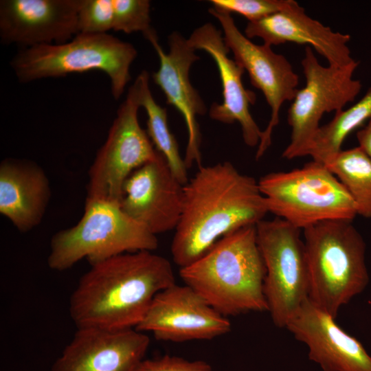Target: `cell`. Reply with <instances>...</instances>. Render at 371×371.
<instances>
[{"label": "cell", "instance_id": "obj_9", "mask_svg": "<svg viewBox=\"0 0 371 371\" xmlns=\"http://www.w3.org/2000/svg\"><path fill=\"white\" fill-rule=\"evenodd\" d=\"M140 106V82L137 77L89 168L86 199L120 203L129 176L157 155L146 131L139 125Z\"/></svg>", "mask_w": 371, "mask_h": 371}, {"label": "cell", "instance_id": "obj_15", "mask_svg": "<svg viewBox=\"0 0 371 371\" xmlns=\"http://www.w3.org/2000/svg\"><path fill=\"white\" fill-rule=\"evenodd\" d=\"M82 0H1L0 38L21 49L63 44L79 33Z\"/></svg>", "mask_w": 371, "mask_h": 371}, {"label": "cell", "instance_id": "obj_28", "mask_svg": "<svg viewBox=\"0 0 371 371\" xmlns=\"http://www.w3.org/2000/svg\"><path fill=\"white\" fill-rule=\"evenodd\" d=\"M359 146L371 158V116L367 124L357 133Z\"/></svg>", "mask_w": 371, "mask_h": 371}, {"label": "cell", "instance_id": "obj_22", "mask_svg": "<svg viewBox=\"0 0 371 371\" xmlns=\"http://www.w3.org/2000/svg\"><path fill=\"white\" fill-rule=\"evenodd\" d=\"M137 77L140 82V105L147 114V134L174 175L185 185L188 181V168L180 155L177 139L169 128L166 109L158 104L151 93L148 72L143 70Z\"/></svg>", "mask_w": 371, "mask_h": 371}, {"label": "cell", "instance_id": "obj_19", "mask_svg": "<svg viewBox=\"0 0 371 371\" xmlns=\"http://www.w3.org/2000/svg\"><path fill=\"white\" fill-rule=\"evenodd\" d=\"M245 35L249 39L260 38L271 47L286 43L306 45L331 66L346 67L356 61L348 47L350 35L335 32L312 19L296 1L284 10L248 22Z\"/></svg>", "mask_w": 371, "mask_h": 371}, {"label": "cell", "instance_id": "obj_11", "mask_svg": "<svg viewBox=\"0 0 371 371\" xmlns=\"http://www.w3.org/2000/svg\"><path fill=\"white\" fill-rule=\"evenodd\" d=\"M210 14L220 23L225 43L234 59L246 71L254 87L263 93L271 108V117L256 154L261 158L271 144L274 128L279 123L282 104L292 101L298 90L299 77L285 56L274 52L271 46L257 45L237 27L231 13L212 7Z\"/></svg>", "mask_w": 371, "mask_h": 371}, {"label": "cell", "instance_id": "obj_13", "mask_svg": "<svg viewBox=\"0 0 371 371\" xmlns=\"http://www.w3.org/2000/svg\"><path fill=\"white\" fill-rule=\"evenodd\" d=\"M183 186L158 152L155 159L127 179L120 205L126 214L156 236L175 230L181 216Z\"/></svg>", "mask_w": 371, "mask_h": 371}, {"label": "cell", "instance_id": "obj_21", "mask_svg": "<svg viewBox=\"0 0 371 371\" xmlns=\"http://www.w3.org/2000/svg\"><path fill=\"white\" fill-rule=\"evenodd\" d=\"M371 116V87L357 102L335 113L316 133L308 155L313 161L327 166L341 150L347 136Z\"/></svg>", "mask_w": 371, "mask_h": 371}, {"label": "cell", "instance_id": "obj_1", "mask_svg": "<svg viewBox=\"0 0 371 371\" xmlns=\"http://www.w3.org/2000/svg\"><path fill=\"white\" fill-rule=\"evenodd\" d=\"M267 213L254 177L229 161L200 166L183 186L181 216L171 243L173 261L179 268L192 263L223 236L256 225Z\"/></svg>", "mask_w": 371, "mask_h": 371}, {"label": "cell", "instance_id": "obj_16", "mask_svg": "<svg viewBox=\"0 0 371 371\" xmlns=\"http://www.w3.org/2000/svg\"><path fill=\"white\" fill-rule=\"evenodd\" d=\"M149 344L135 328H77L51 371H136Z\"/></svg>", "mask_w": 371, "mask_h": 371}, {"label": "cell", "instance_id": "obj_6", "mask_svg": "<svg viewBox=\"0 0 371 371\" xmlns=\"http://www.w3.org/2000/svg\"><path fill=\"white\" fill-rule=\"evenodd\" d=\"M137 54L132 44L111 34L79 33L63 44L22 48L10 65L23 83L99 70L109 76L112 95L118 100L131 79L130 67Z\"/></svg>", "mask_w": 371, "mask_h": 371}, {"label": "cell", "instance_id": "obj_27", "mask_svg": "<svg viewBox=\"0 0 371 371\" xmlns=\"http://www.w3.org/2000/svg\"><path fill=\"white\" fill-rule=\"evenodd\" d=\"M136 371H214L206 362L189 361L181 357L165 355L154 359H144Z\"/></svg>", "mask_w": 371, "mask_h": 371}, {"label": "cell", "instance_id": "obj_17", "mask_svg": "<svg viewBox=\"0 0 371 371\" xmlns=\"http://www.w3.org/2000/svg\"><path fill=\"white\" fill-rule=\"evenodd\" d=\"M285 328L307 346L309 359L324 371H371V356L361 342L308 298Z\"/></svg>", "mask_w": 371, "mask_h": 371}, {"label": "cell", "instance_id": "obj_3", "mask_svg": "<svg viewBox=\"0 0 371 371\" xmlns=\"http://www.w3.org/2000/svg\"><path fill=\"white\" fill-rule=\"evenodd\" d=\"M265 274L256 225L227 234L179 270L184 284L225 317L268 311Z\"/></svg>", "mask_w": 371, "mask_h": 371}, {"label": "cell", "instance_id": "obj_10", "mask_svg": "<svg viewBox=\"0 0 371 371\" xmlns=\"http://www.w3.org/2000/svg\"><path fill=\"white\" fill-rule=\"evenodd\" d=\"M358 65L355 61L346 67H325L311 47H305L302 60L305 85L298 89L288 110L291 139L282 157L293 159L308 155L322 116L341 111L355 100L361 89V82L353 77Z\"/></svg>", "mask_w": 371, "mask_h": 371}, {"label": "cell", "instance_id": "obj_4", "mask_svg": "<svg viewBox=\"0 0 371 371\" xmlns=\"http://www.w3.org/2000/svg\"><path fill=\"white\" fill-rule=\"evenodd\" d=\"M352 222L325 221L303 229L308 300L335 318L369 282L366 243Z\"/></svg>", "mask_w": 371, "mask_h": 371}, {"label": "cell", "instance_id": "obj_8", "mask_svg": "<svg viewBox=\"0 0 371 371\" xmlns=\"http://www.w3.org/2000/svg\"><path fill=\"white\" fill-rule=\"evenodd\" d=\"M256 229L266 269L267 311L276 326L286 327L308 298V265L301 229L278 217L260 221Z\"/></svg>", "mask_w": 371, "mask_h": 371}, {"label": "cell", "instance_id": "obj_25", "mask_svg": "<svg viewBox=\"0 0 371 371\" xmlns=\"http://www.w3.org/2000/svg\"><path fill=\"white\" fill-rule=\"evenodd\" d=\"M78 21L79 33L107 34L113 27V0H82Z\"/></svg>", "mask_w": 371, "mask_h": 371}, {"label": "cell", "instance_id": "obj_24", "mask_svg": "<svg viewBox=\"0 0 371 371\" xmlns=\"http://www.w3.org/2000/svg\"><path fill=\"white\" fill-rule=\"evenodd\" d=\"M114 31L145 34L150 26V1L148 0H113Z\"/></svg>", "mask_w": 371, "mask_h": 371}, {"label": "cell", "instance_id": "obj_7", "mask_svg": "<svg viewBox=\"0 0 371 371\" xmlns=\"http://www.w3.org/2000/svg\"><path fill=\"white\" fill-rule=\"evenodd\" d=\"M258 185L268 212L301 230L325 221H352L357 215L339 179L313 160L291 171L268 173Z\"/></svg>", "mask_w": 371, "mask_h": 371}, {"label": "cell", "instance_id": "obj_2", "mask_svg": "<svg viewBox=\"0 0 371 371\" xmlns=\"http://www.w3.org/2000/svg\"><path fill=\"white\" fill-rule=\"evenodd\" d=\"M176 284L172 267L151 251L117 255L91 265L69 299L77 328H136L153 299Z\"/></svg>", "mask_w": 371, "mask_h": 371}, {"label": "cell", "instance_id": "obj_23", "mask_svg": "<svg viewBox=\"0 0 371 371\" xmlns=\"http://www.w3.org/2000/svg\"><path fill=\"white\" fill-rule=\"evenodd\" d=\"M326 167L350 194L357 215L371 218V158L357 146L341 150Z\"/></svg>", "mask_w": 371, "mask_h": 371}, {"label": "cell", "instance_id": "obj_20", "mask_svg": "<svg viewBox=\"0 0 371 371\" xmlns=\"http://www.w3.org/2000/svg\"><path fill=\"white\" fill-rule=\"evenodd\" d=\"M51 189L36 163L6 158L0 164V213L21 232L38 225L45 214Z\"/></svg>", "mask_w": 371, "mask_h": 371}, {"label": "cell", "instance_id": "obj_12", "mask_svg": "<svg viewBox=\"0 0 371 371\" xmlns=\"http://www.w3.org/2000/svg\"><path fill=\"white\" fill-rule=\"evenodd\" d=\"M135 329L159 340L182 342L224 335L231 323L193 289L175 284L157 294Z\"/></svg>", "mask_w": 371, "mask_h": 371}, {"label": "cell", "instance_id": "obj_18", "mask_svg": "<svg viewBox=\"0 0 371 371\" xmlns=\"http://www.w3.org/2000/svg\"><path fill=\"white\" fill-rule=\"evenodd\" d=\"M191 47L209 54L214 60L222 84L223 101L214 102L209 110L210 117L225 124L239 123L244 142L249 147L258 146L262 131L254 120L250 105L256 102V94L245 88L242 76L244 69L228 56L222 32L210 23L196 28L188 38Z\"/></svg>", "mask_w": 371, "mask_h": 371}, {"label": "cell", "instance_id": "obj_5", "mask_svg": "<svg viewBox=\"0 0 371 371\" xmlns=\"http://www.w3.org/2000/svg\"><path fill=\"white\" fill-rule=\"evenodd\" d=\"M157 247V236L126 214L120 203L86 199L80 220L52 237L47 265L62 271L84 258L92 265Z\"/></svg>", "mask_w": 371, "mask_h": 371}, {"label": "cell", "instance_id": "obj_26", "mask_svg": "<svg viewBox=\"0 0 371 371\" xmlns=\"http://www.w3.org/2000/svg\"><path fill=\"white\" fill-rule=\"evenodd\" d=\"M213 7L245 17L249 22L284 10L292 5L293 0H211Z\"/></svg>", "mask_w": 371, "mask_h": 371}, {"label": "cell", "instance_id": "obj_14", "mask_svg": "<svg viewBox=\"0 0 371 371\" xmlns=\"http://www.w3.org/2000/svg\"><path fill=\"white\" fill-rule=\"evenodd\" d=\"M155 49L159 60V69L152 75L155 83L164 92L167 104L182 115L188 131V143L184 161L188 169L194 164L201 166V134L196 120L207 109L198 91L190 82L189 72L192 64L199 60L195 49L179 32L168 36L170 51L166 53L159 43L155 30L151 28L143 34Z\"/></svg>", "mask_w": 371, "mask_h": 371}]
</instances>
